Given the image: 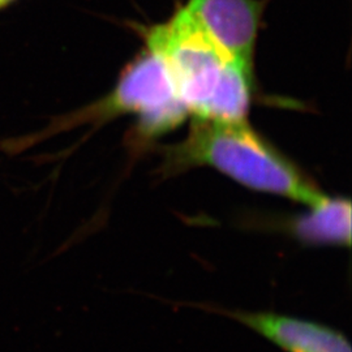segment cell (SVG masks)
<instances>
[{
  "label": "cell",
  "mask_w": 352,
  "mask_h": 352,
  "mask_svg": "<svg viewBox=\"0 0 352 352\" xmlns=\"http://www.w3.org/2000/svg\"><path fill=\"white\" fill-rule=\"evenodd\" d=\"M144 34L146 47L162 56L189 113L196 119L247 120L251 71L217 45L186 6Z\"/></svg>",
  "instance_id": "6da1fadb"
},
{
  "label": "cell",
  "mask_w": 352,
  "mask_h": 352,
  "mask_svg": "<svg viewBox=\"0 0 352 352\" xmlns=\"http://www.w3.org/2000/svg\"><path fill=\"white\" fill-rule=\"evenodd\" d=\"M167 170L208 166L248 188L307 206L327 195L244 122L196 119L187 139L167 151Z\"/></svg>",
  "instance_id": "7a4b0ae2"
},
{
  "label": "cell",
  "mask_w": 352,
  "mask_h": 352,
  "mask_svg": "<svg viewBox=\"0 0 352 352\" xmlns=\"http://www.w3.org/2000/svg\"><path fill=\"white\" fill-rule=\"evenodd\" d=\"M126 113L139 118L140 131L146 138L180 126L189 113L162 56L148 47L126 67L106 98L67 119V124Z\"/></svg>",
  "instance_id": "3957f363"
},
{
  "label": "cell",
  "mask_w": 352,
  "mask_h": 352,
  "mask_svg": "<svg viewBox=\"0 0 352 352\" xmlns=\"http://www.w3.org/2000/svg\"><path fill=\"white\" fill-rule=\"evenodd\" d=\"M197 307L250 327L285 352H352L351 343L344 333L318 321L270 311L252 312L206 304H197Z\"/></svg>",
  "instance_id": "277c9868"
},
{
  "label": "cell",
  "mask_w": 352,
  "mask_h": 352,
  "mask_svg": "<svg viewBox=\"0 0 352 352\" xmlns=\"http://www.w3.org/2000/svg\"><path fill=\"white\" fill-rule=\"evenodd\" d=\"M267 0H188L186 6L208 34L251 71Z\"/></svg>",
  "instance_id": "5b68a950"
},
{
  "label": "cell",
  "mask_w": 352,
  "mask_h": 352,
  "mask_svg": "<svg viewBox=\"0 0 352 352\" xmlns=\"http://www.w3.org/2000/svg\"><path fill=\"white\" fill-rule=\"evenodd\" d=\"M311 212L295 223V234L304 243L346 245L351 243V204L325 196L308 206Z\"/></svg>",
  "instance_id": "8992f818"
},
{
  "label": "cell",
  "mask_w": 352,
  "mask_h": 352,
  "mask_svg": "<svg viewBox=\"0 0 352 352\" xmlns=\"http://www.w3.org/2000/svg\"><path fill=\"white\" fill-rule=\"evenodd\" d=\"M14 1H17V0H0V11L6 10L7 7H10Z\"/></svg>",
  "instance_id": "52a82bcc"
}]
</instances>
